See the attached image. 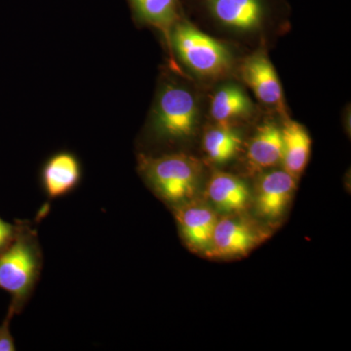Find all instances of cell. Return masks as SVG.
I'll return each instance as SVG.
<instances>
[{"instance_id": "1", "label": "cell", "mask_w": 351, "mask_h": 351, "mask_svg": "<svg viewBox=\"0 0 351 351\" xmlns=\"http://www.w3.org/2000/svg\"><path fill=\"white\" fill-rule=\"evenodd\" d=\"M200 115L195 90L181 78L167 77L157 90L147 133L157 144H182L195 137Z\"/></svg>"}, {"instance_id": "2", "label": "cell", "mask_w": 351, "mask_h": 351, "mask_svg": "<svg viewBox=\"0 0 351 351\" xmlns=\"http://www.w3.org/2000/svg\"><path fill=\"white\" fill-rule=\"evenodd\" d=\"M12 243L0 254V289L11 295L9 308L22 313L43 271V254L38 232L27 221H17Z\"/></svg>"}, {"instance_id": "3", "label": "cell", "mask_w": 351, "mask_h": 351, "mask_svg": "<svg viewBox=\"0 0 351 351\" xmlns=\"http://www.w3.org/2000/svg\"><path fill=\"white\" fill-rule=\"evenodd\" d=\"M203 19L239 36L262 34L287 20V0H184Z\"/></svg>"}, {"instance_id": "4", "label": "cell", "mask_w": 351, "mask_h": 351, "mask_svg": "<svg viewBox=\"0 0 351 351\" xmlns=\"http://www.w3.org/2000/svg\"><path fill=\"white\" fill-rule=\"evenodd\" d=\"M138 169L152 193L168 206H181L193 199L202 174L195 157L184 152L138 156Z\"/></svg>"}, {"instance_id": "5", "label": "cell", "mask_w": 351, "mask_h": 351, "mask_svg": "<svg viewBox=\"0 0 351 351\" xmlns=\"http://www.w3.org/2000/svg\"><path fill=\"white\" fill-rule=\"evenodd\" d=\"M169 41L189 73L200 80H218L230 73L233 56L225 44L200 31L184 14L171 27Z\"/></svg>"}, {"instance_id": "6", "label": "cell", "mask_w": 351, "mask_h": 351, "mask_svg": "<svg viewBox=\"0 0 351 351\" xmlns=\"http://www.w3.org/2000/svg\"><path fill=\"white\" fill-rule=\"evenodd\" d=\"M237 215L218 219L209 256L240 257L253 250L265 239V235L258 226Z\"/></svg>"}, {"instance_id": "7", "label": "cell", "mask_w": 351, "mask_h": 351, "mask_svg": "<svg viewBox=\"0 0 351 351\" xmlns=\"http://www.w3.org/2000/svg\"><path fill=\"white\" fill-rule=\"evenodd\" d=\"M176 221L184 243L196 253L209 255L218 216L212 208L193 200L174 208Z\"/></svg>"}, {"instance_id": "8", "label": "cell", "mask_w": 351, "mask_h": 351, "mask_svg": "<svg viewBox=\"0 0 351 351\" xmlns=\"http://www.w3.org/2000/svg\"><path fill=\"white\" fill-rule=\"evenodd\" d=\"M240 73L261 103L274 110H284L282 86L267 55L258 52L247 58L240 68Z\"/></svg>"}, {"instance_id": "9", "label": "cell", "mask_w": 351, "mask_h": 351, "mask_svg": "<svg viewBox=\"0 0 351 351\" xmlns=\"http://www.w3.org/2000/svg\"><path fill=\"white\" fill-rule=\"evenodd\" d=\"M82 179L80 159L71 152H59L43 164L40 184L48 199L54 200L73 193Z\"/></svg>"}, {"instance_id": "10", "label": "cell", "mask_w": 351, "mask_h": 351, "mask_svg": "<svg viewBox=\"0 0 351 351\" xmlns=\"http://www.w3.org/2000/svg\"><path fill=\"white\" fill-rule=\"evenodd\" d=\"M297 180L285 170H272L258 179L255 205L258 215L267 219L279 218L294 195Z\"/></svg>"}, {"instance_id": "11", "label": "cell", "mask_w": 351, "mask_h": 351, "mask_svg": "<svg viewBox=\"0 0 351 351\" xmlns=\"http://www.w3.org/2000/svg\"><path fill=\"white\" fill-rule=\"evenodd\" d=\"M207 195L217 209L226 214H240L251 201L246 182L230 173L217 171L208 182Z\"/></svg>"}, {"instance_id": "12", "label": "cell", "mask_w": 351, "mask_h": 351, "mask_svg": "<svg viewBox=\"0 0 351 351\" xmlns=\"http://www.w3.org/2000/svg\"><path fill=\"white\" fill-rule=\"evenodd\" d=\"M255 112L250 97L239 85H223L217 90L210 104V114L215 123L232 125L249 119Z\"/></svg>"}, {"instance_id": "13", "label": "cell", "mask_w": 351, "mask_h": 351, "mask_svg": "<svg viewBox=\"0 0 351 351\" xmlns=\"http://www.w3.org/2000/svg\"><path fill=\"white\" fill-rule=\"evenodd\" d=\"M283 138L280 127L267 122L257 129L249 142L247 160L252 169L265 170L282 162Z\"/></svg>"}, {"instance_id": "14", "label": "cell", "mask_w": 351, "mask_h": 351, "mask_svg": "<svg viewBox=\"0 0 351 351\" xmlns=\"http://www.w3.org/2000/svg\"><path fill=\"white\" fill-rule=\"evenodd\" d=\"M134 20L162 32L169 31L184 14V0H127Z\"/></svg>"}, {"instance_id": "15", "label": "cell", "mask_w": 351, "mask_h": 351, "mask_svg": "<svg viewBox=\"0 0 351 351\" xmlns=\"http://www.w3.org/2000/svg\"><path fill=\"white\" fill-rule=\"evenodd\" d=\"M283 158L286 172L295 179L304 173L311 152V138L302 124L288 120L282 128Z\"/></svg>"}, {"instance_id": "16", "label": "cell", "mask_w": 351, "mask_h": 351, "mask_svg": "<svg viewBox=\"0 0 351 351\" xmlns=\"http://www.w3.org/2000/svg\"><path fill=\"white\" fill-rule=\"evenodd\" d=\"M242 137L232 125L215 124L203 135L202 147L208 160L225 164L232 160L241 149Z\"/></svg>"}, {"instance_id": "17", "label": "cell", "mask_w": 351, "mask_h": 351, "mask_svg": "<svg viewBox=\"0 0 351 351\" xmlns=\"http://www.w3.org/2000/svg\"><path fill=\"white\" fill-rule=\"evenodd\" d=\"M14 315L13 311L8 309L5 319L0 325V351L16 350L15 341L10 331V322Z\"/></svg>"}, {"instance_id": "18", "label": "cell", "mask_w": 351, "mask_h": 351, "mask_svg": "<svg viewBox=\"0 0 351 351\" xmlns=\"http://www.w3.org/2000/svg\"><path fill=\"white\" fill-rule=\"evenodd\" d=\"M17 233V223H7L0 218V254L6 250L12 243Z\"/></svg>"}]
</instances>
